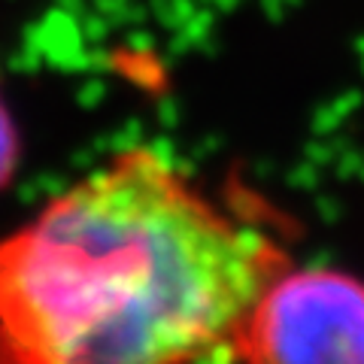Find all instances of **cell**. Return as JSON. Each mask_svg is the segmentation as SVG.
<instances>
[{"label":"cell","instance_id":"2","mask_svg":"<svg viewBox=\"0 0 364 364\" xmlns=\"http://www.w3.org/2000/svg\"><path fill=\"white\" fill-rule=\"evenodd\" d=\"M237 364H364V279L340 267H286L252 304Z\"/></svg>","mask_w":364,"mask_h":364},{"label":"cell","instance_id":"3","mask_svg":"<svg viewBox=\"0 0 364 364\" xmlns=\"http://www.w3.org/2000/svg\"><path fill=\"white\" fill-rule=\"evenodd\" d=\"M21 161V136L16 128V119L9 112V104L0 91V191L13 182Z\"/></svg>","mask_w":364,"mask_h":364},{"label":"cell","instance_id":"1","mask_svg":"<svg viewBox=\"0 0 364 364\" xmlns=\"http://www.w3.org/2000/svg\"><path fill=\"white\" fill-rule=\"evenodd\" d=\"M286 267L167 152L128 146L0 240V364H234Z\"/></svg>","mask_w":364,"mask_h":364}]
</instances>
